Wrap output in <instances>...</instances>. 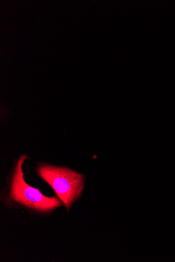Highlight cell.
<instances>
[{
  "mask_svg": "<svg viewBox=\"0 0 175 262\" xmlns=\"http://www.w3.org/2000/svg\"><path fill=\"white\" fill-rule=\"evenodd\" d=\"M37 175L53 189L68 213L83 194L85 178L83 174L65 166L47 162L37 164Z\"/></svg>",
  "mask_w": 175,
  "mask_h": 262,
  "instance_id": "2",
  "label": "cell"
},
{
  "mask_svg": "<svg viewBox=\"0 0 175 262\" xmlns=\"http://www.w3.org/2000/svg\"><path fill=\"white\" fill-rule=\"evenodd\" d=\"M29 159L23 154L14 161L6 187L0 192V202L9 209L24 210L31 216H51L63 204L56 195L46 196L25 180L23 166Z\"/></svg>",
  "mask_w": 175,
  "mask_h": 262,
  "instance_id": "1",
  "label": "cell"
}]
</instances>
